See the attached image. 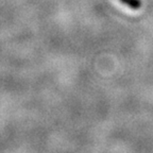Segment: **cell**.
<instances>
[{"label":"cell","instance_id":"6da1fadb","mask_svg":"<svg viewBox=\"0 0 153 153\" xmlns=\"http://www.w3.org/2000/svg\"><path fill=\"white\" fill-rule=\"evenodd\" d=\"M119 1L123 3V4L130 7L132 10H138L141 7L140 0H119Z\"/></svg>","mask_w":153,"mask_h":153}]
</instances>
